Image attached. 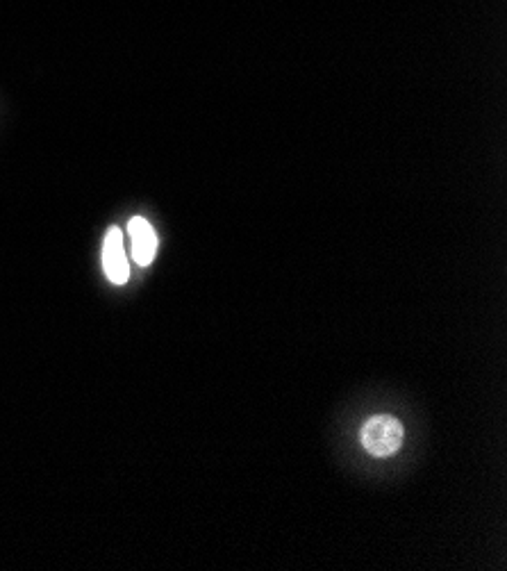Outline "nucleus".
I'll list each match as a JSON object with an SVG mask.
<instances>
[{
  "mask_svg": "<svg viewBox=\"0 0 507 571\" xmlns=\"http://www.w3.org/2000/svg\"><path fill=\"white\" fill-rule=\"evenodd\" d=\"M405 428L392 415H376L364 421L360 430V442L373 458H389L403 446Z\"/></svg>",
  "mask_w": 507,
  "mask_h": 571,
  "instance_id": "nucleus-1",
  "label": "nucleus"
},
{
  "mask_svg": "<svg viewBox=\"0 0 507 571\" xmlns=\"http://www.w3.org/2000/svg\"><path fill=\"white\" fill-rule=\"evenodd\" d=\"M128 233L132 242V260L139 267H148L155 260L157 253V235L151 223L141 217H135L128 221Z\"/></svg>",
  "mask_w": 507,
  "mask_h": 571,
  "instance_id": "nucleus-3",
  "label": "nucleus"
},
{
  "mask_svg": "<svg viewBox=\"0 0 507 571\" xmlns=\"http://www.w3.org/2000/svg\"><path fill=\"white\" fill-rule=\"evenodd\" d=\"M103 269L112 285H126L130 280V262L126 258V248H123V233L116 226L105 233Z\"/></svg>",
  "mask_w": 507,
  "mask_h": 571,
  "instance_id": "nucleus-2",
  "label": "nucleus"
}]
</instances>
